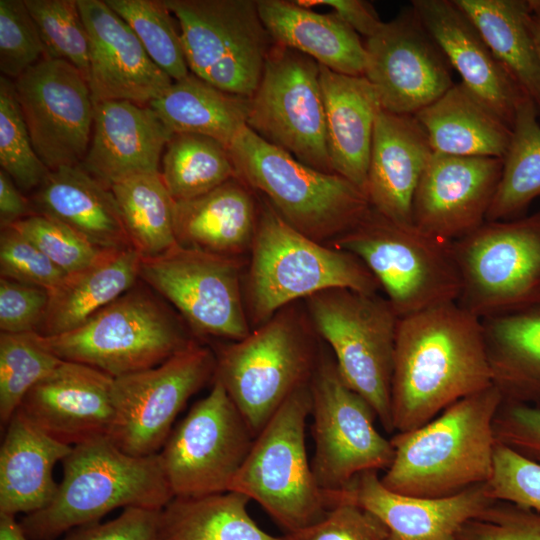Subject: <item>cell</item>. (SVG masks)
<instances>
[{
	"mask_svg": "<svg viewBox=\"0 0 540 540\" xmlns=\"http://www.w3.org/2000/svg\"><path fill=\"white\" fill-rule=\"evenodd\" d=\"M491 385L480 318L457 302L399 318L390 395L395 433L419 428Z\"/></svg>",
	"mask_w": 540,
	"mask_h": 540,
	"instance_id": "cell-1",
	"label": "cell"
},
{
	"mask_svg": "<svg viewBox=\"0 0 540 540\" xmlns=\"http://www.w3.org/2000/svg\"><path fill=\"white\" fill-rule=\"evenodd\" d=\"M503 398L493 385L464 397L423 426L396 432L394 457L380 476L389 490L443 498L487 483L493 472L494 421Z\"/></svg>",
	"mask_w": 540,
	"mask_h": 540,
	"instance_id": "cell-2",
	"label": "cell"
},
{
	"mask_svg": "<svg viewBox=\"0 0 540 540\" xmlns=\"http://www.w3.org/2000/svg\"><path fill=\"white\" fill-rule=\"evenodd\" d=\"M62 464L50 504L19 521L30 540H56L117 508L161 510L174 497L159 453L132 456L107 437L72 447Z\"/></svg>",
	"mask_w": 540,
	"mask_h": 540,
	"instance_id": "cell-3",
	"label": "cell"
},
{
	"mask_svg": "<svg viewBox=\"0 0 540 540\" xmlns=\"http://www.w3.org/2000/svg\"><path fill=\"white\" fill-rule=\"evenodd\" d=\"M332 288L369 294L381 289L358 257L310 239L263 202L243 276L251 329L264 324L281 308Z\"/></svg>",
	"mask_w": 540,
	"mask_h": 540,
	"instance_id": "cell-4",
	"label": "cell"
},
{
	"mask_svg": "<svg viewBox=\"0 0 540 540\" xmlns=\"http://www.w3.org/2000/svg\"><path fill=\"white\" fill-rule=\"evenodd\" d=\"M305 306L291 303L238 341L214 349L219 381L255 437L301 386L310 383L322 352Z\"/></svg>",
	"mask_w": 540,
	"mask_h": 540,
	"instance_id": "cell-5",
	"label": "cell"
},
{
	"mask_svg": "<svg viewBox=\"0 0 540 540\" xmlns=\"http://www.w3.org/2000/svg\"><path fill=\"white\" fill-rule=\"evenodd\" d=\"M228 151L236 177L261 193L287 224L319 243L330 244L371 210L361 188L340 175L303 164L248 126Z\"/></svg>",
	"mask_w": 540,
	"mask_h": 540,
	"instance_id": "cell-6",
	"label": "cell"
},
{
	"mask_svg": "<svg viewBox=\"0 0 540 540\" xmlns=\"http://www.w3.org/2000/svg\"><path fill=\"white\" fill-rule=\"evenodd\" d=\"M43 339L61 360L113 378L155 367L198 341L173 307L141 280L81 326Z\"/></svg>",
	"mask_w": 540,
	"mask_h": 540,
	"instance_id": "cell-7",
	"label": "cell"
},
{
	"mask_svg": "<svg viewBox=\"0 0 540 540\" xmlns=\"http://www.w3.org/2000/svg\"><path fill=\"white\" fill-rule=\"evenodd\" d=\"M328 245L363 262L399 318L458 300L461 282L453 242L413 224L394 222L371 208Z\"/></svg>",
	"mask_w": 540,
	"mask_h": 540,
	"instance_id": "cell-8",
	"label": "cell"
},
{
	"mask_svg": "<svg viewBox=\"0 0 540 540\" xmlns=\"http://www.w3.org/2000/svg\"><path fill=\"white\" fill-rule=\"evenodd\" d=\"M303 304L345 383L371 405L384 430L394 432L390 395L399 317L389 301L378 293L332 288Z\"/></svg>",
	"mask_w": 540,
	"mask_h": 540,
	"instance_id": "cell-9",
	"label": "cell"
},
{
	"mask_svg": "<svg viewBox=\"0 0 540 540\" xmlns=\"http://www.w3.org/2000/svg\"><path fill=\"white\" fill-rule=\"evenodd\" d=\"M311 405L308 383L261 429L229 488L256 501L286 533L319 521L329 510L306 451Z\"/></svg>",
	"mask_w": 540,
	"mask_h": 540,
	"instance_id": "cell-10",
	"label": "cell"
},
{
	"mask_svg": "<svg viewBox=\"0 0 540 540\" xmlns=\"http://www.w3.org/2000/svg\"><path fill=\"white\" fill-rule=\"evenodd\" d=\"M453 246L463 309L484 319L540 304V210L485 221Z\"/></svg>",
	"mask_w": 540,
	"mask_h": 540,
	"instance_id": "cell-11",
	"label": "cell"
},
{
	"mask_svg": "<svg viewBox=\"0 0 540 540\" xmlns=\"http://www.w3.org/2000/svg\"><path fill=\"white\" fill-rule=\"evenodd\" d=\"M178 20L191 73L229 93L250 98L274 44L257 0H165Z\"/></svg>",
	"mask_w": 540,
	"mask_h": 540,
	"instance_id": "cell-12",
	"label": "cell"
},
{
	"mask_svg": "<svg viewBox=\"0 0 540 540\" xmlns=\"http://www.w3.org/2000/svg\"><path fill=\"white\" fill-rule=\"evenodd\" d=\"M247 259L229 258L175 245L141 258L140 280L181 316L199 341H238L251 332L243 298Z\"/></svg>",
	"mask_w": 540,
	"mask_h": 540,
	"instance_id": "cell-13",
	"label": "cell"
},
{
	"mask_svg": "<svg viewBox=\"0 0 540 540\" xmlns=\"http://www.w3.org/2000/svg\"><path fill=\"white\" fill-rule=\"evenodd\" d=\"M310 392L311 468L323 492L342 490L357 475L390 466L394 448L376 429L373 408L345 383L333 355L324 348L310 380Z\"/></svg>",
	"mask_w": 540,
	"mask_h": 540,
	"instance_id": "cell-14",
	"label": "cell"
},
{
	"mask_svg": "<svg viewBox=\"0 0 540 540\" xmlns=\"http://www.w3.org/2000/svg\"><path fill=\"white\" fill-rule=\"evenodd\" d=\"M247 126L303 164L333 173L320 64L311 57L273 44L250 97Z\"/></svg>",
	"mask_w": 540,
	"mask_h": 540,
	"instance_id": "cell-15",
	"label": "cell"
},
{
	"mask_svg": "<svg viewBox=\"0 0 540 540\" xmlns=\"http://www.w3.org/2000/svg\"><path fill=\"white\" fill-rule=\"evenodd\" d=\"M193 404L159 452L174 497L229 491L255 435L223 385Z\"/></svg>",
	"mask_w": 540,
	"mask_h": 540,
	"instance_id": "cell-16",
	"label": "cell"
},
{
	"mask_svg": "<svg viewBox=\"0 0 540 540\" xmlns=\"http://www.w3.org/2000/svg\"><path fill=\"white\" fill-rule=\"evenodd\" d=\"M216 356L195 341L163 363L114 378L111 441L132 456L160 452L187 401L213 381Z\"/></svg>",
	"mask_w": 540,
	"mask_h": 540,
	"instance_id": "cell-17",
	"label": "cell"
},
{
	"mask_svg": "<svg viewBox=\"0 0 540 540\" xmlns=\"http://www.w3.org/2000/svg\"><path fill=\"white\" fill-rule=\"evenodd\" d=\"M32 145L50 170L80 165L93 128L88 81L72 64L45 56L14 81Z\"/></svg>",
	"mask_w": 540,
	"mask_h": 540,
	"instance_id": "cell-18",
	"label": "cell"
},
{
	"mask_svg": "<svg viewBox=\"0 0 540 540\" xmlns=\"http://www.w3.org/2000/svg\"><path fill=\"white\" fill-rule=\"evenodd\" d=\"M364 76L382 109L415 115L453 84L452 67L411 5L366 39Z\"/></svg>",
	"mask_w": 540,
	"mask_h": 540,
	"instance_id": "cell-19",
	"label": "cell"
},
{
	"mask_svg": "<svg viewBox=\"0 0 540 540\" xmlns=\"http://www.w3.org/2000/svg\"><path fill=\"white\" fill-rule=\"evenodd\" d=\"M503 159L433 153L417 186L412 223L456 241L480 227L497 190Z\"/></svg>",
	"mask_w": 540,
	"mask_h": 540,
	"instance_id": "cell-20",
	"label": "cell"
},
{
	"mask_svg": "<svg viewBox=\"0 0 540 540\" xmlns=\"http://www.w3.org/2000/svg\"><path fill=\"white\" fill-rule=\"evenodd\" d=\"M324 496L328 509L353 504L372 513L387 528L389 540H457L461 528L496 501L486 483L443 498L402 495L386 488L373 470Z\"/></svg>",
	"mask_w": 540,
	"mask_h": 540,
	"instance_id": "cell-21",
	"label": "cell"
},
{
	"mask_svg": "<svg viewBox=\"0 0 540 540\" xmlns=\"http://www.w3.org/2000/svg\"><path fill=\"white\" fill-rule=\"evenodd\" d=\"M113 380L89 365L62 360L30 389L19 409L44 433L71 447L109 438Z\"/></svg>",
	"mask_w": 540,
	"mask_h": 540,
	"instance_id": "cell-22",
	"label": "cell"
},
{
	"mask_svg": "<svg viewBox=\"0 0 540 540\" xmlns=\"http://www.w3.org/2000/svg\"><path fill=\"white\" fill-rule=\"evenodd\" d=\"M77 3L89 37L88 84L93 102L127 100L149 105L172 85L173 79L105 1Z\"/></svg>",
	"mask_w": 540,
	"mask_h": 540,
	"instance_id": "cell-23",
	"label": "cell"
},
{
	"mask_svg": "<svg viewBox=\"0 0 540 540\" xmlns=\"http://www.w3.org/2000/svg\"><path fill=\"white\" fill-rule=\"evenodd\" d=\"M411 7L461 83L512 129L520 104L529 97L467 15L453 0H414Z\"/></svg>",
	"mask_w": 540,
	"mask_h": 540,
	"instance_id": "cell-24",
	"label": "cell"
},
{
	"mask_svg": "<svg viewBox=\"0 0 540 540\" xmlns=\"http://www.w3.org/2000/svg\"><path fill=\"white\" fill-rule=\"evenodd\" d=\"M173 134L149 105L94 102L91 140L80 166L109 189L133 176L159 173Z\"/></svg>",
	"mask_w": 540,
	"mask_h": 540,
	"instance_id": "cell-25",
	"label": "cell"
},
{
	"mask_svg": "<svg viewBox=\"0 0 540 540\" xmlns=\"http://www.w3.org/2000/svg\"><path fill=\"white\" fill-rule=\"evenodd\" d=\"M433 153L415 115L381 109L375 121L365 187L371 208L394 222L413 224V198Z\"/></svg>",
	"mask_w": 540,
	"mask_h": 540,
	"instance_id": "cell-26",
	"label": "cell"
},
{
	"mask_svg": "<svg viewBox=\"0 0 540 540\" xmlns=\"http://www.w3.org/2000/svg\"><path fill=\"white\" fill-rule=\"evenodd\" d=\"M260 210L255 192L237 177L193 199L175 201L177 244L219 256L247 259Z\"/></svg>",
	"mask_w": 540,
	"mask_h": 540,
	"instance_id": "cell-27",
	"label": "cell"
},
{
	"mask_svg": "<svg viewBox=\"0 0 540 540\" xmlns=\"http://www.w3.org/2000/svg\"><path fill=\"white\" fill-rule=\"evenodd\" d=\"M328 150L333 173L365 192L375 121L382 109L365 76L334 72L320 65Z\"/></svg>",
	"mask_w": 540,
	"mask_h": 540,
	"instance_id": "cell-28",
	"label": "cell"
},
{
	"mask_svg": "<svg viewBox=\"0 0 540 540\" xmlns=\"http://www.w3.org/2000/svg\"><path fill=\"white\" fill-rule=\"evenodd\" d=\"M29 199L35 214L63 223L102 250L133 248L111 189L80 165L50 171Z\"/></svg>",
	"mask_w": 540,
	"mask_h": 540,
	"instance_id": "cell-29",
	"label": "cell"
},
{
	"mask_svg": "<svg viewBox=\"0 0 540 540\" xmlns=\"http://www.w3.org/2000/svg\"><path fill=\"white\" fill-rule=\"evenodd\" d=\"M0 448V515L39 511L55 497L53 468L72 447L53 439L18 408L4 429Z\"/></svg>",
	"mask_w": 540,
	"mask_h": 540,
	"instance_id": "cell-30",
	"label": "cell"
},
{
	"mask_svg": "<svg viewBox=\"0 0 540 540\" xmlns=\"http://www.w3.org/2000/svg\"><path fill=\"white\" fill-rule=\"evenodd\" d=\"M260 19L273 42L301 52L345 75L364 76L365 44L333 13L321 14L297 1L257 0Z\"/></svg>",
	"mask_w": 540,
	"mask_h": 540,
	"instance_id": "cell-31",
	"label": "cell"
},
{
	"mask_svg": "<svg viewBox=\"0 0 540 540\" xmlns=\"http://www.w3.org/2000/svg\"><path fill=\"white\" fill-rule=\"evenodd\" d=\"M434 153L503 159L512 129L462 83L415 114Z\"/></svg>",
	"mask_w": 540,
	"mask_h": 540,
	"instance_id": "cell-32",
	"label": "cell"
},
{
	"mask_svg": "<svg viewBox=\"0 0 540 540\" xmlns=\"http://www.w3.org/2000/svg\"><path fill=\"white\" fill-rule=\"evenodd\" d=\"M140 264L141 257L133 248L108 250L88 267L67 274L49 291L37 333L52 337L84 324L140 280Z\"/></svg>",
	"mask_w": 540,
	"mask_h": 540,
	"instance_id": "cell-33",
	"label": "cell"
},
{
	"mask_svg": "<svg viewBox=\"0 0 540 540\" xmlns=\"http://www.w3.org/2000/svg\"><path fill=\"white\" fill-rule=\"evenodd\" d=\"M481 323L492 385L503 402L540 407V304Z\"/></svg>",
	"mask_w": 540,
	"mask_h": 540,
	"instance_id": "cell-34",
	"label": "cell"
},
{
	"mask_svg": "<svg viewBox=\"0 0 540 540\" xmlns=\"http://www.w3.org/2000/svg\"><path fill=\"white\" fill-rule=\"evenodd\" d=\"M540 112V61L528 0H453Z\"/></svg>",
	"mask_w": 540,
	"mask_h": 540,
	"instance_id": "cell-35",
	"label": "cell"
},
{
	"mask_svg": "<svg viewBox=\"0 0 540 540\" xmlns=\"http://www.w3.org/2000/svg\"><path fill=\"white\" fill-rule=\"evenodd\" d=\"M149 106L173 133L210 137L228 148L247 126L250 98L223 91L190 72Z\"/></svg>",
	"mask_w": 540,
	"mask_h": 540,
	"instance_id": "cell-36",
	"label": "cell"
},
{
	"mask_svg": "<svg viewBox=\"0 0 540 540\" xmlns=\"http://www.w3.org/2000/svg\"><path fill=\"white\" fill-rule=\"evenodd\" d=\"M250 499L227 491L173 497L158 515L157 540H286L262 530L248 513Z\"/></svg>",
	"mask_w": 540,
	"mask_h": 540,
	"instance_id": "cell-37",
	"label": "cell"
},
{
	"mask_svg": "<svg viewBox=\"0 0 540 540\" xmlns=\"http://www.w3.org/2000/svg\"><path fill=\"white\" fill-rule=\"evenodd\" d=\"M134 250L141 258L159 256L175 245V201L161 173L127 178L111 187Z\"/></svg>",
	"mask_w": 540,
	"mask_h": 540,
	"instance_id": "cell-38",
	"label": "cell"
},
{
	"mask_svg": "<svg viewBox=\"0 0 540 540\" xmlns=\"http://www.w3.org/2000/svg\"><path fill=\"white\" fill-rule=\"evenodd\" d=\"M540 197V120L535 103L526 98L519 106L512 137L486 221L524 216Z\"/></svg>",
	"mask_w": 540,
	"mask_h": 540,
	"instance_id": "cell-39",
	"label": "cell"
},
{
	"mask_svg": "<svg viewBox=\"0 0 540 540\" xmlns=\"http://www.w3.org/2000/svg\"><path fill=\"white\" fill-rule=\"evenodd\" d=\"M174 201L193 199L236 177L228 148L210 137L174 133L160 171Z\"/></svg>",
	"mask_w": 540,
	"mask_h": 540,
	"instance_id": "cell-40",
	"label": "cell"
},
{
	"mask_svg": "<svg viewBox=\"0 0 540 540\" xmlns=\"http://www.w3.org/2000/svg\"><path fill=\"white\" fill-rule=\"evenodd\" d=\"M39 333H0L1 429L18 410L26 394L61 362Z\"/></svg>",
	"mask_w": 540,
	"mask_h": 540,
	"instance_id": "cell-41",
	"label": "cell"
},
{
	"mask_svg": "<svg viewBox=\"0 0 540 540\" xmlns=\"http://www.w3.org/2000/svg\"><path fill=\"white\" fill-rule=\"evenodd\" d=\"M133 30L150 58L173 81L189 73L182 39L165 0H105Z\"/></svg>",
	"mask_w": 540,
	"mask_h": 540,
	"instance_id": "cell-42",
	"label": "cell"
},
{
	"mask_svg": "<svg viewBox=\"0 0 540 540\" xmlns=\"http://www.w3.org/2000/svg\"><path fill=\"white\" fill-rule=\"evenodd\" d=\"M0 165L23 193L34 192L50 172L32 145L14 82L5 76L0 77Z\"/></svg>",
	"mask_w": 540,
	"mask_h": 540,
	"instance_id": "cell-43",
	"label": "cell"
},
{
	"mask_svg": "<svg viewBox=\"0 0 540 540\" xmlns=\"http://www.w3.org/2000/svg\"><path fill=\"white\" fill-rule=\"evenodd\" d=\"M46 56L76 67L89 80V37L77 0H24Z\"/></svg>",
	"mask_w": 540,
	"mask_h": 540,
	"instance_id": "cell-44",
	"label": "cell"
},
{
	"mask_svg": "<svg viewBox=\"0 0 540 540\" xmlns=\"http://www.w3.org/2000/svg\"><path fill=\"white\" fill-rule=\"evenodd\" d=\"M11 227L34 243L66 274L88 267L108 251L94 246L63 223L41 214L29 216Z\"/></svg>",
	"mask_w": 540,
	"mask_h": 540,
	"instance_id": "cell-45",
	"label": "cell"
},
{
	"mask_svg": "<svg viewBox=\"0 0 540 540\" xmlns=\"http://www.w3.org/2000/svg\"><path fill=\"white\" fill-rule=\"evenodd\" d=\"M46 56L39 30L24 0H0V70L16 79Z\"/></svg>",
	"mask_w": 540,
	"mask_h": 540,
	"instance_id": "cell-46",
	"label": "cell"
},
{
	"mask_svg": "<svg viewBox=\"0 0 540 540\" xmlns=\"http://www.w3.org/2000/svg\"><path fill=\"white\" fill-rule=\"evenodd\" d=\"M493 463L486 483L490 497L540 513V458L527 457L497 441Z\"/></svg>",
	"mask_w": 540,
	"mask_h": 540,
	"instance_id": "cell-47",
	"label": "cell"
},
{
	"mask_svg": "<svg viewBox=\"0 0 540 540\" xmlns=\"http://www.w3.org/2000/svg\"><path fill=\"white\" fill-rule=\"evenodd\" d=\"M67 274L13 227L1 228L0 276L53 290Z\"/></svg>",
	"mask_w": 540,
	"mask_h": 540,
	"instance_id": "cell-48",
	"label": "cell"
},
{
	"mask_svg": "<svg viewBox=\"0 0 540 540\" xmlns=\"http://www.w3.org/2000/svg\"><path fill=\"white\" fill-rule=\"evenodd\" d=\"M283 537L286 540H389V533L367 510L353 504H339L319 521Z\"/></svg>",
	"mask_w": 540,
	"mask_h": 540,
	"instance_id": "cell-49",
	"label": "cell"
},
{
	"mask_svg": "<svg viewBox=\"0 0 540 540\" xmlns=\"http://www.w3.org/2000/svg\"><path fill=\"white\" fill-rule=\"evenodd\" d=\"M49 298V290L43 287L1 277V332H37L44 319Z\"/></svg>",
	"mask_w": 540,
	"mask_h": 540,
	"instance_id": "cell-50",
	"label": "cell"
},
{
	"mask_svg": "<svg viewBox=\"0 0 540 540\" xmlns=\"http://www.w3.org/2000/svg\"><path fill=\"white\" fill-rule=\"evenodd\" d=\"M159 511L126 508L112 520L73 528L56 540H157Z\"/></svg>",
	"mask_w": 540,
	"mask_h": 540,
	"instance_id": "cell-51",
	"label": "cell"
},
{
	"mask_svg": "<svg viewBox=\"0 0 540 540\" xmlns=\"http://www.w3.org/2000/svg\"><path fill=\"white\" fill-rule=\"evenodd\" d=\"M494 431L498 442L527 457L540 458V407L502 402Z\"/></svg>",
	"mask_w": 540,
	"mask_h": 540,
	"instance_id": "cell-52",
	"label": "cell"
},
{
	"mask_svg": "<svg viewBox=\"0 0 540 540\" xmlns=\"http://www.w3.org/2000/svg\"><path fill=\"white\" fill-rule=\"evenodd\" d=\"M300 5L310 7L323 5L330 7L333 12L346 22L358 34L366 39L375 35L383 25L374 6L363 0H299Z\"/></svg>",
	"mask_w": 540,
	"mask_h": 540,
	"instance_id": "cell-53",
	"label": "cell"
},
{
	"mask_svg": "<svg viewBox=\"0 0 540 540\" xmlns=\"http://www.w3.org/2000/svg\"><path fill=\"white\" fill-rule=\"evenodd\" d=\"M31 201L25 197L11 177L0 170V226H11L34 215Z\"/></svg>",
	"mask_w": 540,
	"mask_h": 540,
	"instance_id": "cell-54",
	"label": "cell"
},
{
	"mask_svg": "<svg viewBox=\"0 0 540 540\" xmlns=\"http://www.w3.org/2000/svg\"><path fill=\"white\" fill-rule=\"evenodd\" d=\"M0 540H30L15 516L0 515Z\"/></svg>",
	"mask_w": 540,
	"mask_h": 540,
	"instance_id": "cell-55",
	"label": "cell"
},
{
	"mask_svg": "<svg viewBox=\"0 0 540 540\" xmlns=\"http://www.w3.org/2000/svg\"><path fill=\"white\" fill-rule=\"evenodd\" d=\"M531 29L534 36L539 61H540V14L532 13L531 16ZM539 120H540V112H539Z\"/></svg>",
	"mask_w": 540,
	"mask_h": 540,
	"instance_id": "cell-56",
	"label": "cell"
},
{
	"mask_svg": "<svg viewBox=\"0 0 540 540\" xmlns=\"http://www.w3.org/2000/svg\"><path fill=\"white\" fill-rule=\"evenodd\" d=\"M528 3L533 13L540 14V0H528Z\"/></svg>",
	"mask_w": 540,
	"mask_h": 540,
	"instance_id": "cell-57",
	"label": "cell"
},
{
	"mask_svg": "<svg viewBox=\"0 0 540 540\" xmlns=\"http://www.w3.org/2000/svg\"><path fill=\"white\" fill-rule=\"evenodd\" d=\"M527 540H540V531L529 537Z\"/></svg>",
	"mask_w": 540,
	"mask_h": 540,
	"instance_id": "cell-58",
	"label": "cell"
}]
</instances>
